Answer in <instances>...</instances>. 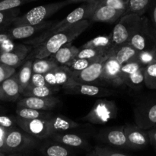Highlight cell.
<instances>
[{"label":"cell","mask_w":156,"mask_h":156,"mask_svg":"<svg viewBox=\"0 0 156 156\" xmlns=\"http://www.w3.org/2000/svg\"><path fill=\"white\" fill-rule=\"evenodd\" d=\"M17 125L38 140L50 139L54 134L61 132H68L80 126L76 121L63 116L53 115L50 119H24L15 116Z\"/></svg>","instance_id":"cell-1"},{"label":"cell","mask_w":156,"mask_h":156,"mask_svg":"<svg viewBox=\"0 0 156 156\" xmlns=\"http://www.w3.org/2000/svg\"><path fill=\"white\" fill-rule=\"evenodd\" d=\"M91 24L90 20H82L72 24L47 40L44 43L34 47L30 52L27 59H42L50 58L65 44L73 42L76 38L82 35Z\"/></svg>","instance_id":"cell-2"},{"label":"cell","mask_w":156,"mask_h":156,"mask_svg":"<svg viewBox=\"0 0 156 156\" xmlns=\"http://www.w3.org/2000/svg\"><path fill=\"white\" fill-rule=\"evenodd\" d=\"M98 4L99 0L89 2H84L82 6L76 8L73 12H70L62 21H59L56 24H53L49 28L41 32L39 35L25 41L24 43L32 46L34 48L45 42L48 38L53 36V35L62 30H65L72 24L82 21V20H90Z\"/></svg>","instance_id":"cell-3"},{"label":"cell","mask_w":156,"mask_h":156,"mask_svg":"<svg viewBox=\"0 0 156 156\" xmlns=\"http://www.w3.org/2000/svg\"><path fill=\"white\" fill-rule=\"evenodd\" d=\"M73 2V0H63L57 2L49 3L37 6L26 12L24 15L18 16L12 22L14 27L22 25L38 24L47 21L50 17L54 15L65 6H69Z\"/></svg>","instance_id":"cell-4"},{"label":"cell","mask_w":156,"mask_h":156,"mask_svg":"<svg viewBox=\"0 0 156 156\" xmlns=\"http://www.w3.org/2000/svg\"><path fill=\"white\" fill-rule=\"evenodd\" d=\"M39 142L40 140L21 128H12L6 135L2 152L7 155L14 153H28L37 148Z\"/></svg>","instance_id":"cell-5"},{"label":"cell","mask_w":156,"mask_h":156,"mask_svg":"<svg viewBox=\"0 0 156 156\" xmlns=\"http://www.w3.org/2000/svg\"><path fill=\"white\" fill-rule=\"evenodd\" d=\"M140 15L134 13L126 14L120 18L111 33L112 49L110 52L109 57L113 50L123 44L129 43V39L140 21Z\"/></svg>","instance_id":"cell-6"},{"label":"cell","mask_w":156,"mask_h":156,"mask_svg":"<svg viewBox=\"0 0 156 156\" xmlns=\"http://www.w3.org/2000/svg\"><path fill=\"white\" fill-rule=\"evenodd\" d=\"M117 112L118 108L115 101L98 99L83 119L90 123L103 125L117 118Z\"/></svg>","instance_id":"cell-7"},{"label":"cell","mask_w":156,"mask_h":156,"mask_svg":"<svg viewBox=\"0 0 156 156\" xmlns=\"http://www.w3.org/2000/svg\"><path fill=\"white\" fill-rule=\"evenodd\" d=\"M129 44L139 51L152 50L156 47V41L149 27L146 15L140 16V21L129 39Z\"/></svg>","instance_id":"cell-8"},{"label":"cell","mask_w":156,"mask_h":156,"mask_svg":"<svg viewBox=\"0 0 156 156\" xmlns=\"http://www.w3.org/2000/svg\"><path fill=\"white\" fill-rule=\"evenodd\" d=\"M136 125L145 130L154 128L156 125V100L142 103L134 110Z\"/></svg>","instance_id":"cell-9"},{"label":"cell","mask_w":156,"mask_h":156,"mask_svg":"<svg viewBox=\"0 0 156 156\" xmlns=\"http://www.w3.org/2000/svg\"><path fill=\"white\" fill-rule=\"evenodd\" d=\"M121 67L122 65L114 57L108 58L104 61L101 80L117 87L125 85L124 76L122 73Z\"/></svg>","instance_id":"cell-10"},{"label":"cell","mask_w":156,"mask_h":156,"mask_svg":"<svg viewBox=\"0 0 156 156\" xmlns=\"http://www.w3.org/2000/svg\"><path fill=\"white\" fill-rule=\"evenodd\" d=\"M34 47L30 45L18 44L12 50H5L0 54V63L16 68L22 65Z\"/></svg>","instance_id":"cell-11"},{"label":"cell","mask_w":156,"mask_h":156,"mask_svg":"<svg viewBox=\"0 0 156 156\" xmlns=\"http://www.w3.org/2000/svg\"><path fill=\"white\" fill-rule=\"evenodd\" d=\"M104 143L125 149H132L124 132V126L112 127L103 129L97 136Z\"/></svg>","instance_id":"cell-12"},{"label":"cell","mask_w":156,"mask_h":156,"mask_svg":"<svg viewBox=\"0 0 156 156\" xmlns=\"http://www.w3.org/2000/svg\"><path fill=\"white\" fill-rule=\"evenodd\" d=\"M105 61H96L80 71H72L73 78L76 82L79 84L97 85L96 83L101 80Z\"/></svg>","instance_id":"cell-13"},{"label":"cell","mask_w":156,"mask_h":156,"mask_svg":"<svg viewBox=\"0 0 156 156\" xmlns=\"http://www.w3.org/2000/svg\"><path fill=\"white\" fill-rule=\"evenodd\" d=\"M44 76L47 85L55 88L59 87L64 88L75 82L72 76V70L67 66H58Z\"/></svg>","instance_id":"cell-14"},{"label":"cell","mask_w":156,"mask_h":156,"mask_svg":"<svg viewBox=\"0 0 156 156\" xmlns=\"http://www.w3.org/2000/svg\"><path fill=\"white\" fill-rule=\"evenodd\" d=\"M62 89L66 93L69 94H79L89 96H98V97H105L113 93L111 90L101 87L98 85L79 84L76 81L71 85Z\"/></svg>","instance_id":"cell-15"},{"label":"cell","mask_w":156,"mask_h":156,"mask_svg":"<svg viewBox=\"0 0 156 156\" xmlns=\"http://www.w3.org/2000/svg\"><path fill=\"white\" fill-rule=\"evenodd\" d=\"M60 102L59 98L54 96L47 97H24L18 101L17 107H27L42 111H50L56 108Z\"/></svg>","instance_id":"cell-16"},{"label":"cell","mask_w":156,"mask_h":156,"mask_svg":"<svg viewBox=\"0 0 156 156\" xmlns=\"http://www.w3.org/2000/svg\"><path fill=\"white\" fill-rule=\"evenodd\" d=\"M53 21H47L38 24H30V25L16 26L11 28L8 32L11 40H21L26 39L34 36L37 34L45 31L50 26L54 24Z\"/></svg>","instance_id":"cell-17"},{"label":"cell","mask_w":156,"mask_h":156,"mask_svg":"<svg viewBox=\"0 0 156 156\" xmlns=\"http://www.w3.org/2000/svg\"><path fill=\"white\" fill-rule=\"evenodd\" d=\"M124 132L132 149L143 148L150 143L148 131L138 125L132 124L124 125Z\"/></svg>","instance_id":"cell-18"},{"label":"cell","mask_w":156,"mask_h":156,"mask_svg":"<svg viewBox=\"0 0 156 156\" xmlns=\"http://www.w3.org/2000/svg\"><path fill=\"white\" fill-rule=\"evenodd\" d=\"M124 14L125 12L123 11L117 10L108 6L98 4L90 19V21L113 24L124 15Z\"/></svg>","instance_id":"cell-19"},{"label":"cell","mask_w":156,"mask_h":156,"mask_svg":"<svg viewBox=\"0 0 156 156\" xmlns=\"http://www.w3.org/2000/svg\"><path fill=\"white\" fill-rule=\"evenodd\" d=\"M20 87L17 73L0 84V100L15 101L19 97Z\"/></svg>","instance_id":"cell-20"},{"label":"cell","mask_w":156,"mask_h":156,"mask_svg":"<svg viewBox=\"0 0 156 156\" xmlns=\"http://www.w3.org/2000/svg\"><path fill=\"white\" fill-rule=\"evenodd\" d=\"M50 139L54 142L72 148H84L87 145L86 140L80 136L67 132L56 133Z\"/></svg>","instance_id":"cell-21"},{"label":"cell","mask_w":156,"mask_h":156,"mask_svg":"<svg viewBox=\"0 0 156 156\" xmlns=\"http://www.w3.org/2000/svg\"><path fill=\"white\" fill-rule=\"evenodd\" d=\"M79 50V47L73 45L72 42H70L62 46L50 57H52L59 66H68L76 58Z\"/></svg>","instance_id":"cell-22"},{"label":"cell","mask_w":156,"mask_h":156,"mask_svg":"<svg viewBox=\"0 0 156 156\" xmlns=\"http://www.w3.org/2000/svg\"><path fill=\"white\" fill-rule=\"evenodd\" d=\"M139 50L134 48L129 43L117 47L111 52L110 57H114L121 65L135 61Z\"/></svg>","instance_id":"cell-23"},{"label":"cell","mask_w":156,"mask_h":156,"mask_svg":"<svg viewBox=\"0 0 156 156\" xmlns=\"http://www.w3.org/2000/svg\"><path fill=\"white\" fill-rule=\"evenodd\" d=\"M81 47L82 48L90 47V48H94L101 50V51L108 54V56L109 58V54L112 49L111 35L110 34L108 35H101V36L96 37V38L87 41Z\"/></svg>","instance_id":"cell-24"},{"label":"cell","mask_w":156,"mask_h":156,"mask_svg":"<svg viewBox=\"0 0 156 156\" xmlns=\"http://www.w3.org/2000/svg\"><path fill=\"white\" fill-rule=\"evenodd\" d=\"M40 150L44 156H70L71 154L68 147L54 141L46 142L41 145Z\"/></svg>","instance_id":"cell-25"},{"label":"cell","mask_w":156,"mask_h":156,"mask_svg":"<svg viewBox=\"0 0 156 156\" xmlns=\"http://www.w3.org/2000/svg\"><path fill=\"white\" fill-rule=\"evenodd\" d=\"M33 60L27 59L25 62L21 65L19 72L17 73L18 81L20 87V93L22 94L30 83L33 74Z\"/></svg>","instance_id":"cell-26"},{"label":"cell","mask_w":156,"mask_h":156,"mask_svg":"<svg viewBox=\"0 0 156 156\" xmlns=\"http://www.w3.org/2000/svg\"><path fill=\"white\" fill-rule=\"evenodd\" d=\"M53 115L51 112L34 110L27 107H17L16 109V116L24 119H50Z\"/></svg>","instance_id":"cell-27"},{"label":"cell","mask_w":156,"mask_h":156,"mask_svg":"<svg viewBox=\"0 0 156 156\" xmlns=\"http://www.w3.org/2000/svg\"><path fill=\"white\" fill-rule=\"evenodd\" d=\"M59 88L51 87L50 86L43 87H31L27 86V88L23 92L22 95L25 97H47L53 96Z\"/></svg>","instance_id":"cell-28"},{"label":"cell","mask_w":156,"mask_h":156,"mask_svg":"<svg viewBox=\"0 0 156 156\" xmlns=\"http://www.w3.org/2000/svg\"><path fill=\"white\" fill-rule=\"evenodd\" d=\"M58 66L59 65L57 62L52 57H50L42 59H34L32 69H33V73L46 74Z\"/></svg>","instance_id":"cell-29"},{"label":"cell","mask_w":156,"mask_h":156,"mask_svg":"<svg viewBox=\"0 0 156 156\" xmlns=\"http://www.w3.org/2000/svg\"><path fill=\"white\" fill-rule=\"evenodd\" d=\"M153 0H128L126 14H137L139 15H146L150 8Z\"/></svg>","instance_id":"cell-30"},{"label":"cell","mask_w":156,"mask_h":156,"mask_svg":"<svg viewBox=\"0 0 156 156\" xmlns=\"http://www.w3.org/2000/svg\"><path fill=\"white\" fill-rule=\"evenodd\" d=\"M108 58V54L101 50H97L94 48H82L79 50L76 58H82V59H89L94 61H103Z\"/></svg>","instance_id":"cell-31"},{"label":"cell","mask_w":156,"mask_h":156,"mask_svg":"<svg viewBox=\"0 0 156 156\" xmlns=\"http://www.w3.org/2000/svg\"><path fill=\"white\" fill-rule=\"evenodd\" d=\"M144 70L145 67H142L136 73L125 76V85L128 86L132 89H136V90L140 89L143 84H145Z\"/></svg>","instance_id":"cell-32"},{"label":"cell","mask_w":156,"mask_h":156,"mask_svg":"<svg viewBox=\"0 0 156 156\" xmlns=\"http://www.w3.org/2000/svg\"><path fill=\"white\" fill-rule=\"evenodd\" d=\"M144 74L145 85L151 90H156V62L145 67Z\"/></svg>","instance_id":"cell-33"},{"label":"cell","mask_w":156,"mask_h":156,"mask_svg":"<svg viewBox=\"0 0 156 156\" xmlns=\"http://www.w3.org/2000/svg\"><path fill=\"white\" fill-rule=\"evenodd\" d=\"M135 61L140 63L144 67L149 65V64H152L156 62L155 49L152 50H142V51H139Z\"/></svg>","instance_id":"cell-34"},{"label":"cell","mask_w":156,"mask_h":156,"mask_svg":"<svg viewBox=\"0 0 156 156\" xmlns=\"http://www.w3.org/2000/svg\"><path fill=\"white\" fill-rule=\"evenodd\" d=\"M20 13L19 8L6 11H0V26L12 24L14 20L18 17Z\"/></svg>","instance_id":"cell-35"},{"label":"cell","mask_w":156,"mask_h":156,"mask_svg":"<svg viewBox=\"0 0 156 156\" xmlns=\"http://www.w3.org/2000/svg\"><path fill=\"white\" fill-rule=\"evenodd\" d=\"M149 21V27L156 41V0H153L150 8L146 14Z\"/></svg>","instance_id":"cell-36"},{"label":"cell","mask_w":156,"mask_h":156,"mask_svg":"<svg viewBox=\"0 0 156 156\" xmlns=\"http://www.w3.org/2000/svg\"><path fill=\"white\" fill-rule=\"evenodd\" d=\"M96 61L89 59H82V58H75L67 67L72 70V71H80L87 68L88 66L91 65L93 63Z\"/></svg>","instance_id":"cell-37"},{"label":"cell","mask_w":156,"mask_h":156,"mask_svg":"<svg viewBox=\"0 0 156 156\" xmlns=\"http://www.w3.org/2000/svg\"><path fill=\"white\" fill-rule=\"evenodd\" d=\"M36 0H0V11H6L16 9L25 3Z\"/></svg>","instance_id":"cell-38"},{"label":"cell","mask_w":156,"mask_h":156,"mask_svg":"<svg viewBox=\"0 0 156 156\" xmlns=\"http://www.w3.org/2000/svg\"><path fill=\"white\" fill-rule=\"evenodd\" d=\"M94 151L98 156H128L123 153L111 149L108 147L95 146Z\"/></svg>","instance_id":"cell-39"},{"label":"cell","mask_w":156,"mask_h":156,"mask_svg":"<svg viewBox=\"0 0 156 156\" xmlns=\"http://www.w3.org/2000/svg\"><path fill=\"white\" fill-rule=\"evenodd\" d=\"M142 67H143L140 63H138L137 61H132V62H129L127 64H125L123 65H122L121 70L125 77L127 75L133 74V73H136L140 69H141Z\"/></svg>","instance_id":"cell-40"},{"label":"cell","mask_w":156,"mask_h":156,"mask_svg":"<svg viewBox=\"0 0 156 156\" xmlns=\"http://www.w3.org/2000/svg\"><path fill=\"white\" fill-rule=\"evenodd\" d=\"M15 73V68L0 63V84Z\"/></svg>","instance_id":"cell-41"},{"label":"cell","mask_w":156,"mask_h":156,"mask_svg":"<svg viewBox=\"0 0 156 156\" xmlns=\"http://www.w3.org/2000/svg\"><path fill=\"white\" fill-rule=\"evenodd\" d=\"M28 86H31V87H43V86L48 85H47V83L46 81L44 74L33 73Z\"/></svg>","instance_id":"cell-42"},{"label":"cell","mask_w":156,"mask_h":156,"mask_svg":"<svg viewBox=\"0 0 156 156\" xmlns=\"http://www.w3.org/2000/svg\"><path fill=\"white\" fill-rule=\"evenodd\" d=\"M15 125H17V124L15 122V118L9 117L7 116H0V126L9 130L16 128Z\"/></svg>","instance_id":"cell-43"},{"label":"cell","mask_w":156,"mask_h":156,"mask_svg":"<svg viewBox=\"0 0 156 156\" xmlns=\"http://www.w3.org/2000/svg\"><path fill=\"white\" fill-rule=\"evenodd\" d=\"M9 129L0 126V151L2 152L5 146V139L6 137Z\"/></svg>","instance_id":"cell-44"},{"label":"cell","mask_w":156,"mask_h":156,"mask_svg":"<svg viewBox=\"0 0 156 156\" xmlns=\"http://www.w3.org/2000/svg\"><path fill=\"white\" fill-rule=\"evenodd\" d=\"M149 141L154 147L156 146V128H152L148 130Z\"/></svg>","instance_id":"cell-45"},{"label":"cell","mask_w":156,"mask_h":156,"mask_svg":"<svg viewBox=\"0 0 156 156\" xmlns=\"http://www.w3.org/2000/svg\"><path fill=\"white\" fill-rule=\"evenodd\" d=\"M9 40H11V39L7 33L0 34V46L2 45L4 43H5L6 41H9Z\"/></svg>","instance_id":"cell-46"},{"label":"cell","mask_w":156,"mask_h":156,"mask_svg":"<svg viewBox=\"0 0 156 156\" xmlns=\"http://www.w3.org/2000/svg\"><path fill=\"white\" fill-rule=\"evenodd\" d=\"M7 156H30L27 153H14V154H8Z\"/></svg>","instance_id":"cell-47"},{"label":"cell","mask_w":156,"mask_h":156,"mask_svg":"<svg viewBox=\"0 0 156 156\" xmlns=\"http://www.w3.org/2000/svg\"><path fill=\"white\" fill-rule=\"evenodd\" d=\"M74 3L77 2H94V1H98V0H73Z\"/></svg>","instance_id":"cell-48"},{"label":"cell","mask_w":156,"mask_h":156,"mask_svg":"<svg viewBox=\"0 0 156 156\" xmlns=\"http://www.w3.org/2000/svg\"><path fill=\"white\" fill-rule=\"evenodd\" d=\"M85 156H98V154H96L95 151H94V150H93V151H91V152L88 153V154H87Z\"/></svg>","instance_id":"cell-49"},{"label":"cell","mask_w":156,"mask_h":156,"mask_svg":"<svg viewBox=\"0 0 156 156\" xmlns=\"http://www.w3.org/2000/svg\"><path fill=\"white\" fill-rule=\"evenodd\" d=\"M0 156H7V154H4V153H3V152L0 151Z\"/></svg>","instance_id":"cell-50"},{"label":"cell","mask_w":156,"mask_h":156,"mask_svg":"<svg viewBox=\"0 0 156 156\" xmlns=\"http://www.w3.org/2000/svg\"><path fill=\"white\" fill-rule=\"evenodd\" d=\"M155 58H156V47H155Z\"/></svg>","instance_id":"cell-51"},{"label":"cell","mask_w":156,"mask_h":156,"mask_svg":"<svg viewBox=\"0 0 156 156\" xmlns=\"http://www.w3.org/2000/svg\"><path fill=\"white\" fill-rule=\"evenodd\" d=\"M154 128H156V125H155V126H154Z\"/></svg>","instance_id":"cell-52"},{"label":"cell","mask_w":156,"mask_h":156,"mask_svg":"<svg viewBox=\"0 0 156 156\" xmlns=\"http://www.w3.org/2000/svg\"><path fill=\"white\" fill-rule=\"evenodd\" d=\"M154 148H155V150H156V146H155V147H154Z\"/></svg>","instance_id":"cell-53"}]
</instances>
